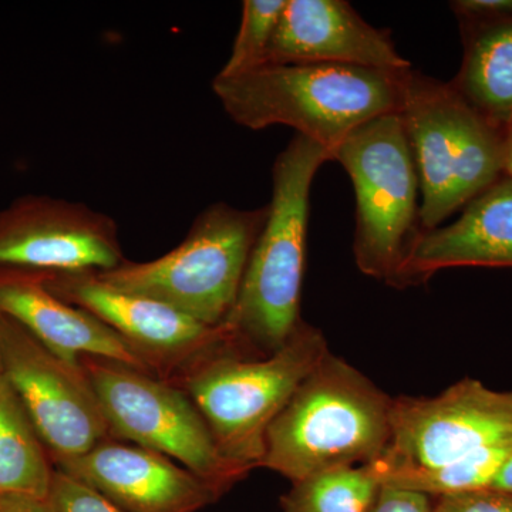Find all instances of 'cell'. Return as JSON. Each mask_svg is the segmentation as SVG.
I'll list each match as a JSON object with an SVG mask.
<instances>
[{
  "mask_svg": "<svg viewBox=\"0 0 512 512\" xmlns=\"http://www.w3.org/2000/svg\"><path fill=\"white\" fill-rule=\"evenodd\" d=\"M268 214V204L239 210L215 202L198 214L173 251L154 261L126 259L97 275L114 288L165 303L204 325H224Z\"/></svg>",
  "mask_w": 512,
  "mask_h": 512,
  "instance_id": "obj_6",
  "label": "cell"
},
{
  "mask_svg": "<svg viewBox=\"0 0 512 512\" xmlns=\"http://www.w3.org/2000/svg\"><path fill=\"white\" fill-rule=\"evenodd\" d=\"M0 512H55L47 500L25 495H0Z\"/></svg>",
  "mask_w": 512,
  "mask_h": 512,
  "instance_id": "obj_26",
  "label": "cell"
},
{
  "mask_svg": "<svg viewBox=\"0 0 512 512\" xmlns=\"http://www.w3.org/2000/svg\"><path fill=\"white\" fill-rule=\"evenodd\" d=\"M490 488L512 494V453L505 460L500 470H498L497 476H495Z\"/></svg>",
  "mask_w": 512,
  "mask_h": 512,
  "instance_id": "obj_27",
  "label": "cell"
},
{
  "mask_svg": "<svg viewBox=\"0 0 512 512\" xmlns=\"http://www.w3.org/2000/svg\"><path fill=\"white\" fill-rule=\"evenodd\" d=\"M380 490L372 466L326 468L293 483L284 512H369Z\"/></svg>",
  "mask_w": 512,
  "mask_h": 512,
  "instance_id": "obj_19",
  "label": "cell"
},
{
  "mask_svg": "<svg viewBox=\"0 0 512 512\" xmlns=\"http://www.w3.org/2000/svg\"><path fill=\"white\" fill-rule=\"evenodd\" d=\"M511 453L512 446L484 448L429 470L397 471V473L382 474L377 478L380 485L406 488L429 497L439 498L468 493V491L490 488L498 470Z\"/></svg>",
  "mask_w": 512,
  "mask_h": 512,
  "instance_id": "obj_20",
  "label": "cell"
},
{
  "mask_svg": "<svg viewBox=\"0 0 512 512\" xmlns=\"http://www.w3.org/2000/svg\"><path fill=\"white\" fill-rule=\"evenodd\" d=\"M392 404L329 350L266 431L259 467L293 484L326 468L370 466L389 446Z\"/></svg>",
  "mask_w": 512,
  "mask_h": 512,
  "instance_id": "obj_3",
  "label": "cell"
},
{
  "mask_svg": "<svg viewBox=\"0 0 512 512\" xmlns=\"http://www.w3.org/2000/svg\"><path fill=\"white\" fill-rule=\"evenodd\" d=\"M3 376L2 359H0V377Z\"/></svg>",
  "mask_w": 512,
  "mask_h": 512,
  "instance_id": "obj_29",
  "label": "cell"
},
{
  "mask_svg": "<svg viewBox=\"0 0 512 512\" xmlns=\"http://www.w3.org/2000/svg\"><path fill=\"white\" fill-rule=\"evenodd\" d=\"M328 151L296 134L272 167L269 214L227 325L244 356L272 355L301 328V293L315 175Z\"/></svg>",
  "mask_w": 512,
  "mask_h": 512,
  "instance_id": "obj_2",
  "label": "cell"
},
{
  "mask_svg": "<svg viewBox=\"0 0 512 512\" xmlns=\"http://www.w3.org/2000/svg\"><path fill=\"white\" fill-rule=\"evenodd\" d=\"M498 446H512V392L467 377L439 396L393 399L389 446L370 466L376 476L429 470Z\"/></svg>",
  "mask_w": 512,
  "mask_h": 512,
  "instance_id": "obj_9",
  "label": "cell"
},
{
  "mask_svg": "<svg viewBox=\"0 0 512 512\" xmlns=\"http://www.w3.org/2000/svg\"><path fill=\"white\" fill-rule=\"evenodd\" d=\"M124 261L116 221L82 202L26 195L0 210V266L104 272Z\"/></svg>",
  "mask_w": 512,
  "mask_h": 512,
  "instance_id": "obj_12",
  "label": "cell"
},
{
  "mask_svg": "<svg viewBox=\"0 0 512 512\" xmlns=\"http://www.w3.org/2000/svg\"><path fill=\"white\" fill-rule=\"evenodd\" d=\"M55 470L18 394L0 377V495L47 500Z\"/></svg>",
  "mask_w": 512,
  "mask_h": 512,
  "instance_id": "obj_18",
  "label": "cell"
},
{
  "mask_svg": "<svg viewBox=\"0 0 512 512\" xmlns=\"http://www.w3.org/2000/svg\"><path fill=\"white\" fill-rule=\"evenodd\" d=\"M400 116L419 174L421 231L440 227L504 177V131L450 83L412 70Z\"/></svg>",
  "mask_w": 512,
  "mask_h": 512,
  "instance_id": "obj_4",
  "label": "cell"
},
{
  "mask_svg": "<svg viewBox=\"0 0 512 512\" xmlns=\"http://www.w3.org/2000/svg\"><path fill=\"white\" fill-rule=\"evenodd\" d=\"M0 315L15 320L67 365L82 367L80 359L93 356L153 375L119 333L50 291L43 272L0 266Z\"/></svg>",
  "mask_w": 512,
  "mask_h": 512,
  "instance_id": "obj_15",
  "label": "cell"
},
{
  "mask_svg": "<svg viewBox=\"0 0 512 512\" xmlns=\"http://www.w3.org/2000/svg\"><path fill=\"white\" fill-rule=\"evenodd\" d=\"M356 195L357 268L393 286L419 238L420 184L400 113L367 121L333 153Z\"/></svg>",
  "mask_w": 512,
  "mask_h": 512,
  "instance_id": "obj_7",
  "label": "cell"
},
{
  "mask_svg": "<svg viewBox=\"0 0 512 512\" xmlns=\"http://www.w3.org/2000/svg\"><path fill=\"white\" fill-rule=\"evenodd\" d=\"M286 0H245L231 55L217 76L235 77L266 66Z\"/></svg>",
  "mask_w": 512,
  "mask_h": 512,
  "instance_id": "obj_21",
  "label": "cell"
},
{
  "mask_svg": "<svg viewBox=\"0 0 512 512\" xmlns=\"http://www.w3.org/2000/svg\"><path fill=\"white\" fill-rule=\"evenodd\" d=\"M3 376L18 394L52 463L59 468L110 440L83 367L53 355L15 320L0 315Z\"/></svg>",
  "mask_w": 512,
  "mask_h": 512,
  "instance_id": "obj_11",
  "label": "cell"
},
{
  "mask_svg": "<svg viewBox=\"0 0 512 512\" xmlns=\"http://www.w3.org/2000/svg\"><path fill=\"white\" fill-rule=\"evenodd\" d=\"M47 288L84 309L126 340L153 375L170 383L225 350H235L227 325L208 326L146 296L114 288L97 272H43Z\"/></svg>",
  "mask_w": 512,
  "mask_h": 512,
  "instance_id": "obj_10",
  "label": "cell"
},
{
  "mask_svg": "<svg viewBox=\"0 0 512 512\" xmlns=\"http://www.w3.org/2000/svg\"><path fill=\"white\" fill-rule=\"evenodd\" d=\"M504 175L512 178V121L504 131Z\"/></svg>",
  "mask_w": 512,
  "mask_h": 512,
  "instance_id": "obj_28",
  "label": "cell"
},
{
  "mask_svg": "<svg viewBox=\"0 0 512 512\" xmlns=\"http://www.w3.org/2000/svg\"><path fill=\"white\" fill-rule=\"evenodd\" d=\"M512 269V178L501 177L463 208L453 224L421 231L394 288L426 284L450 268Z\"/></svg>",
  "mask_w": 512,
  "mask_h": 512,
  "instance_id": "obj_16",
  "label": "cell"
},
{
  "mask_svg": "<svg viewBox=\"0 0 512 512\" xmlns=\"http://www.w3.org/2000/svg\"><path fill=\"white\" fill-rule=\"evenodd\" d=\"M80 365L111 439L173 457L222 495L247 476L224 457L200 410L177 384L101 357L83 356Z\"/></svg>",
  "mask_w": 512,
  "mask_h": 512,
  "instance_id": "obj_8",
  "label": "cell"
},
{
  "mask_svg": "<svg viewBox=\"0 0 512 512\" xmlns=\"http://www.w3.org/2000/svg\"><path fill=\"white\" fill-rule=\"evenodd\" d=\"M56 470L92 488L124 512H198L222 495L170 457L114 439Z\"/></svg>",
  "mask_w": 512,
  "mask_h": 512,
  "instance_id": "obj_13",
  "label": "cell"
},
{
  "mask_svg": "<svg viewBox=\"0 0 512 512\" xmlns=\"http://www.w3.org/2000/svg\"><path fill=\"white\" fill-rule=\"evenodd\" d=\"M47 501L55 512H124L60 470L53 474Z\"/></svg>",
  "mask_w": 512,
  "mask_h": 512,
  "instance_id": "obj_22",
  "label": "cell"
},
{
  "mask_svg": "<svg viewBox=\"0 0 512 512\" xmlns=\"http://www.w3.org/2000/svg\"><path fill=\"white\" fill-rule=\"evenodd\" d=\"M274 64L412 69L390 30L370 25L345 0H286L266 59Z\"/></svg>",
  "mask_w": 512,
  "mask_h": 512,
  "instance_id": "obj_14",
  "label": "cell"
},
{
  "mask_svg": "<svg viewBox=\"0 0 512 512\" xmlns=\"http://www.w3.org/2000/svg\"><path fill=\"white\" fill-rule=\"evenodd\" d=\"M450 8L458 20H493L512 16V0H456Z\"/></svg>",
  "mask_w": 512,
  "mask_h": 512,
  "instance_id": "obj_25",
  "label": "cell"
},
{
  "mask_svg": "<svg viewBox=\"0 0 512 512\" xmlns=\"http://www.w3.org/2000/svg\"><path fill=\"white\" fill-rule=\"evenodd\" d=\"M328 352L323 333L305 322L272 355L225 350L175 384L200 410L224 457L249 473L261 464L272 421Z\"/></svg>",
  "mask_w": 512,
  "mask_h": 512,
  "instance_id": "obj_5",
  "label": "cell"
},
{
  "mask_svg": "<svg viewBox=\"0 0 512 512\" xmlns=\"http://www.w3.org/2000/svg\"><path fill=\"white\" fill-rule=\"evenodd\" d=\"M458 22L464 55L450 84L485 120L505 131L512 121V16Z\"/></svg>",
  "mask_w": 512,
  "mask_h": 512,
  "instance_id": "obj_17",
  "label": "cell"
},
{
  "mask_svg": "<svg viewBox=\"0 0 512 512\" xmlns=\"http://www.w3.org/2000/svg\"><path fill=\"white\" fill-rule=\"evenodd\" d=\"M433 512H512V494L493 488L437 498Z\"/></svg>",
  "mask_w": 512,
  "mask_h": 512,
  "instance_id": "obj_23",
  "label": "cell"
},
{
  "mask_svg": "<svg viewBox=\"0 0 512 512\" xmlns=\"http://www.w3.org/2000/svg\"><path fill=\"white\" fill-rule=\"evenodd\" d=\"M412 69L339 64H274L235 77L215 76L212 92L238 126H286L328 151L367 121L400 113Z\"/></svg>",
  "mask_w": 512,
  "mask_h": 512,
  "instance_id": "obj_1",
  "label": "cell"
},
{
  "mask_svg": "<svg viewBox=\"0 0 512 512\" xmlns=\"http://www.w3.org/2000/svg\"><path fill=\"white\" fill-rule=\"evenodd\" d=\"M369 512H433V504L429 495L392 485H380Z\"/></svg>",
  "mask_w": 512,
  "mask_h": 512,
  "instance_id": "obj_24",
  "label": "cell"
}]
</instances>
